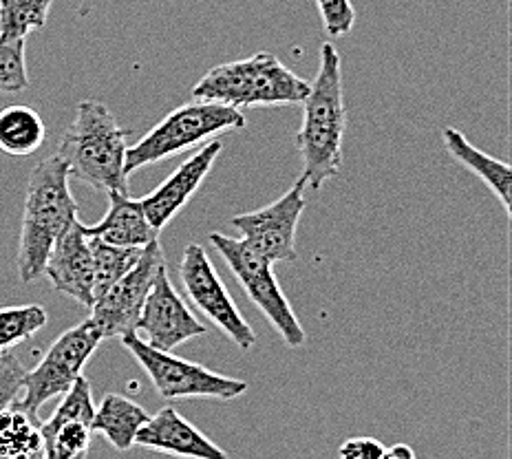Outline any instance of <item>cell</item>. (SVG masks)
<instances>
[{"label": "cell", "instance_id": "cell-26", "mask_svg": "<svg viewBox=\"0 0 512 459\" xmlns=\"http://www.w3.org/2000/svg\"><path fill=\"white\" fill-rule=\"evenodd\" d=\"M329 38H343L356 27V9L351 0H314Z\"/></svg>", "mask_w": 512, "mask_h": 459}, {"label": "cell", "instance_id": "cell-24", "mask_svg": "<svg viewBox=\"0 0 512 459\" xmlns=\"http://www.w3.org/2000/svg\"><path fill=\"white\" fill-rule=\"evenodd\" d=\"M49 323V314L42 305L0 307V351L25 343Z\"/></svg>", "mask_w": 512, "mask_h": 459}, {"label": "cell", "instance_id": "cell-12", "mask_svg": "<svg viewBox=\"0 0 512 459\" xmlns=\"http://www.w3.org/2000/svg\"><path fill=\"white\" fill-rule=\"evenodd\" d=\"M206 325L190 312L188 303L170 283L166 265L159 268L151 292L146 296L135 334H144V343L159 351H173L188 340L204 336Z\"/></svg>", "mask_w": 512, "mask_h": 459}, {"label": "cell", "instance_id": "cell-1", "mask_svg": "<svg viewBox=\"0 0 512 459\" xmlns=\"http://www.w3.org/2000/svg\"><path fill=\"white\" fill-rule=\"evenodd\" d=\"M303 104V124L296 133V148L303 159L301 181L320 190L343 168V137L347 106L343 93L340 53L332 42L320 47V62Z\"/></svg>", "mask_w": 512, "mask_h": 459}, {"label": "cell", "instance_id": "cell-6", "mask_svg": "<svg viewBox=\"0 0 512 459\" xmlns=\"http://www.w3.org/2000/svg\"><path fill=\"white\" fill-rule=\"evenodd\" d=\"M210 243L219 252L221 259L226 261L234 279L239 281L243 292L250 296V301L270 320V325L283 338V343L290 349H301L307 340L305 329L290 301H287L285 292L281 290L279 281H276L272 263L252 252L241 239L226 237L221 232H212Z\"/></svg>", "mask_w": 512, "mask_h": 459}, {"label": "cell", "instance_id": "cell-14", "mask_svg": "<svg viewBox=\"0 0 512 459\" xmlns=\"http://www.w3.org/2000/svg\"><path fill=\"white\" fill-rule=\"evenodd\" d=\"M221 151L223 142H208L204 148H199L195 155L188 157L166 181H162L151 195L140 199L144 215L155 232H162L168 223L184 210L192 195H195L201 184H204V179L208 177L212 166H215Z\"/></svg>", "mask_w": 512, "mask_h": 459}, {"label": "cell", "instance_id": "cell-21", "mask_svg": "<svg viewBox=\"0 0 512 459\" xmlns=\"http://www.w3.org/2000/svg\"><path fill=\"white\" fill-rule=\"evenodd\" d=\"M0 459H42L38 415L27 413L18 400L0 411Z\"/></svg>", "mask_w": 512, "mask_h": 459}, {"label": "cell", "instance_id": "cell-4", "mask_svg": "<svg viewBox=\"0 0 512 459\" xmlns=\"http://www.w3.org/2000/svg\"><path fill=\"white\" fill-rule=\"evenodd\" d=\"M307 91L309 82L287 69L274 53L259 51L250 58L212 67L192 87V100L226 104L241 111L256 106L301 104Z\"/></svg>", "mask_w": 512, "mask_h": 459}, {"label": "cell", "instance_id": "cell-11", "mask_svg": "<svg viewBox=\"0 0 512 459\" xmlns=\"http://www.w3.org/2000/svg\"><path fill=\"white\" fill-rule=\"evenodd\" d=\"M164 252L159 239L148 243L140 259L120 281L109 287L91 307V320L104 340L135 334L146 296L151 292L159 268H164Z\"/></svg>", "mask_w": 512, "mask_h": 459}, {"label": "cell", "instance_id": "cell-22", "mask_svg": "<svg viewBox=\"0 0 512 459\" xmlns=\"http://www.w3.org/2000/svg\"><path fill=\"white\" fill-rule=\"evenodd\" d=\"M53 0H0V42L27 40L47 25Z\"/></svg>", "mask_w": 512, "mask_h": 459}, {"label": "cell", "instance_id": "cell-23", "mask_svg": "<svg viewBox=\"0 0 512 459\" xmlns=\"http://www.w3.org/2000/svg\"><path fill=\"white\" fill-rule=\"evenodd\" d=\"M93 250V294L95 301L122 279L126 272L133 270V265L140 259V248H117L100 239H89Z\"/></svg>", "mask_w": 512, "mask_h": 459}, {"label": "cell", "instance_id": "cell-10", "mask_svg": "<svg viewBox=\"0 0 512 459\" xmlns=\"http://www.w3.org/2000/svg\"><path fill=\"white\" fill-rule=\"evenodd\" d=\"M305 210V186L298 179L283 197L270 206L243 212L230 219V226L241 234V241L265 261L292 263L298 259L296 232Z\"/></svg>", "mask_w": 512, "mask_h": 459}, {"label": "cell", "instance_id": "cell-16", "mask_svg": "<svg viewBox=\"0 0 512 459\" xmlns=\"http://www.w3.org/2000/svg\"><path fill=\"white\" fill-rule=\"evenodd\" d=\"M135 446L179 459H230L221 446L201 433L173 407H164L142 426Z\"/></svg>", "mask_w": 512, "mask_h": 459}, {"label": "cell", "instance_id": "cell-8", "mask_svg": "<svg viewBox=\"0 0 512 459\" xmlns=\"http://www.w3.org/2000/svg\"><path fill=\"white\" fill-rule=\"evenodd\" d=\"M102 340L100 329L91 318L62 332L53 340L45 358L27 371L23 396L18 400L20 407L31 415H38L40 407H45L49 400L62 398L82 376L84 365L102 345Z\"/></svg>", "mask_w": 512, "mask_h": 459}, {"label": "cell", "instance_id": "cell-17", "mask_svg": "<svg viewBox=\"0 0 512 459\" xmlns=\"http://www.w3.org/2000/svg\"><path fill=\"white\" fill-rule=\"evenodd\" d=\"M109 195V212L95 226H84L82 230L89 239H100L117 248H146L148 243L159 239V232L148 223L140 199H133L124 192H106Z\"/></svg>", "mask_w": 512, "mask_h": 459}, {"label": "cell", "instance_id": "cell-7", "mask_svg": "<svg viewBox=\"0 0 512 459\" xmlns=\"http://www.w3.org/2000/svg\"><path fill=\"white\" fill-rule=\"evenodd\" d=\"M122 345L137 360V365L146 371L155 391L164 400L215 398L230 402L250 389L245 380L221 376V373L204 365L175 356L173 351H159L144 343L137 334L122 336Z\"/></svg>", "mask_w": 512, "mask_h": 459}, {"label": "cell", "instance_id": "cell-15", "mask_svg": "<svg viewBox=\"0 0 512 459\" xmlns=\"http://www.w3.org/2000/svg\"><path fill=\"white\" fill-rule=\"evenodd\" d=\"M42 274L49 276L56 292L71 296L84 307H93V250L80 219L53 245Z\"/></svg>", "mask_w": 512, "mask_h": 459}, {"label": "cell", "instance_id": "cell-25", "mask_svg": "<svg viewBox=\"0 0 512 459\" xmlns=\"http://www.w3.org/2000/svg\"><path fill=\"white\" fill-rule=\"evenodd\" d=\"M27 89L25 40L0 42V93H23Z\"/></svg>", "mask_w": 512, "mask_h": 459}, {"label": "cell", "instance_id": "cell-5", "mask_svg": "<svg viewBox=\"0 0 512 459\" xmlns=\"http://www.w3.org/2000/svg\"><path fill=\"white\" fill-rule=\"evenodd\" d=\"M243 126V113L232 109V106L201 100L186 102L177 106L175 111H170L162 122L155 124L140 142L126 148L124 173L126 177H131L135 170L186 153L221 133L241 131Z\"/></svg>", "mask_w": 512, "mask_h": 459}, {"label": "cell", "instance_id": "cell-9", "mask_svg": "<svg viewBox=\"0 0 512 459\" xmlns=\"http://www.w3.org/2000/svg\"><path fill=\"white\" fill-rule=\"evenodd\" d=\"M179 279L190 305H195L199 314H204L212 325L221 329L223 336H228L234 345L248 354L256 345V332L239 312L215 265L199 243L186 245L179 263Z\"/></svg>", "mask_w": 512, "mask_h": 459}, {"label": "cell", "instance_id": "cell-20", "mask_svg": "<svg viewBox=\"0 0 512 459\" xmlns=\"http://www.w3.org/2000/svg\"><path fill=\"white\" fill-rule=\"evenodd\" d=\"M47 128L36 109L27 104L0 111V151L12 157H29L45 144Z\"/></svg>", "mask_w": 512, "mask_h": 459}, {"label": "cell", "instance_id": "cell-27", "mask_svg": "<svg viewBox=\"0 0 512 459\" xmlns=\"http://www.w3.org/2000/svg\"><path fill=\"white\" fill-rule=\"evenodd\" d=\"M27 369L12 351H0V411L12 407L23 396Z\"/></svg>", "mask_w": 512, "mask_h": 459}, {"label": "cell", "instance_id": "cell-28", "mask_svg": "<svg viewBox=\"0 0 512 459\" xmlns=\"http://www.w3.org/2000/svg\"><path fill=\"white\" fill-rule=\"evenodd\" d=\"M384 446L376 437H349L338 448V459H380Z\"/></svg>", "mask_w": 512, "mask_h": 459}, {"label": "cell", "instance_id": "cell-3", "mask_svg": "<svg viewBox=\"0 0 512 459\" xmlns=\"http://www.w3.org/2000/svg\"><path fill=\"white\" fill-rule=\"evenodd\" d=\"M128 131L117 124L109 106L100 100H82L76 117L58 144V157L69 168V175L98 192H124Z\"/></svg>", "mask_w": 512, "mask_h": 459}, {"label": "cell", "instance_id": "cell-13", "mask_svg": "<svg viewBox=\"0 0 512 459\" xmlns=\"http://www.w3.org/2000/svg\"><path fill=\"white\" fill-rule=\"evenodd\" d=\"M93 413L91 382L80 376L64 393L51 418L40 422L42 459H87L93 440Z\"/></svg>", "mask_w": 512, "mask_h": 459}, {"label": "cell", "instance_id": "cell-29", "mask_svg": "<svg viewBox=\"0 0 512 459\" xmlns=\"http://www.w3.org/2000/svg\"><path fill=\"white\" fill-rule=\"evenodd\" d=\"M380 459H415V453L407 444H393L389 448H384Z\"/></svg>", "mask_w": 512, "mask_h": 459}, {"label": "cell", "instance_id": "cell-18", "mask_svg": "<svg viewBox=\"0 0 512 459\" xmlns=\"http://www.w3.org/2000/svg\"><path fill=\"white\" fill-rule=\"evenodd\" d=\"M442 140L446 151L451 153L457 164H462L466 170H471L475 177H479L484 184L495 192L501 208L510 217V199H512V173L506 162H499L497 157H490L484 151H479L466 135L455 126H446L442 131Z\"/></svg>", "mask_w": 512, "mask_h": 459}, {"label": "cell", "instance_id": "cell-19", "mask_svg": "<svg viewBox=\"0 0 512 459\" xmlns=\"http://www.w3.org/2000/svg\"><path fill=\"white\" fill-rule=\"evenodd\" d=\"M148 415L140 404L128 400L120 393H106L100 407H95L91 431L102 435L115 451H131L137 440V433L148 422Z\"/></svg>", "mask_w": 512, "mask_h": 459}, {"label": "cell", "instance_id": "cell-2", "mask_svg": "<svg viewBox=\"0 0 512 459\" xmlns=\"http://www.w3.org/2000/svg\"><path fill=\"white\" fill-rule=\"evenodd\" d=\"M69 168L58 155H49L31 170L23 226L18 239V276L34 283L45 272L53 245L78 221V201L69 188Z\"/></svg>", "mask_w": 512, "mask_h": 459}]
</instances>
